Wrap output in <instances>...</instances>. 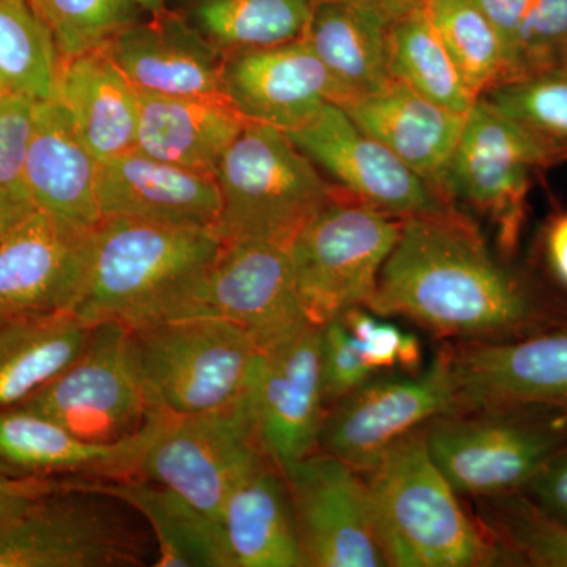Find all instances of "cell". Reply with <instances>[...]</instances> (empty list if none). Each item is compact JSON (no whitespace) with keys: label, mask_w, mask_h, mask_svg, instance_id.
I'll return each instance as SVG.
<instances>
[{"label":"cell","mask_w":567,"mask_h":567,"mask_svg":"<svg viewBox=\"0 0 567 567\" xmlns=\"http://www.w3.org/2000/svg\"><path fill=\"white\" fill-rule=\"evenodd\" d=\"M73 486L118 499L137 511L158 544L156 567H234L221 524L171 488L137 475Z\"/></svg>","instance_id":"cell-29"},{"label":"cell","mask_w":567,"mask_h":567,"mask_svg":"<svg viewBox=\"0 0 567 567\" xmlns=\"http://www.w3.org/2000/svg\"><path fill=\"white\" fill-rule=\"evenodd\" d=\"M347 330L360 346L365 363L375 372L402 368L410 374H420L423 349L415 334L404 333L394 324L380 322L364 308L350 309L341 317Z\"/></svg>","instance_id":"cell-39"},{"label":"cell","mask_w":567,"mask_h":567,"mask_svg":"<svg viewBox=\"0 0 567 567\" xmlns=\"http://www.w3.org/2000/svg\"><path fill=\"white\" fill-rule=\"evenodd\" d=\"M483 516L491 535L509 563L567 567V525L536 505L525 492L483 498Z\"/></svg>","instance_id":"cell-37"},{"label":"cell","mask_w":567,"mask_h":567,"mask_svg":"<svg viewBox=\"0 0 567 567\" xmlns=\"http://www.w3.org/2000/svg\"><path fill=\"white\" fill-rule=\"evenodd\" d=\"M315 0H166L224 55L301 39Z\"/></svg>","instance_id":"cell-31"},{"label":"cell","mask_w":567,"mask_h":567,"mask_svg":"<svg viewBox=\"0 0 567 567\" xmlns=\"http://www.w3.org/2000/svg\"><path fill=\"white\" fill-rule=\"evenodd\" d=\"M339 106L358 128L385 145L440 194V183L456 148L465 115L429 102L394 80L379 92L357 96Z\"/></svg>","instance_id":"cell-23"},{"label":"cell","mask_w":567,"mask_h":567,"mask_svg":"<svg viewBox=\"0 0 567 567\" xmlns=\"http://www.w3.org/2000/svg\"><path fill=\"white\" fill-rule=\"evenodd\" d=\"M544 257L558 282L567 287V212L548 219L543 235Z\"/></svg>","instance_id":"cell-44"},{"label":"cell","mask_w":567,"mask_h":567,"mask_svg":"<svg viewBox=\"0 0 567 567\" xmlns=\"http://www.w3.org/2000/svg\"><path fill=\"white\" fill-rule=\"evenodd\" d=\"M457 412L540 410L567 416V322L499 342L453 347Z\"/></svg>","instance_id":"cell-17"},{"label":"cell","mask_w":567,"mask_h":567,"mask_svg":"<svg viewBox=\"0 0 567 567\" xmlns=\"http://www.w3.org/2000/svg\"><path fill=\"white\" fill-rule=\"evenodd\" d=\"M360 346L341 319L322 327V393L324 405H333L374 379Z\"/></svg>","instance_id":"cell-40"},{"label":"cell","mask_w":567,"mask_h":567,"mask_svg":"<svg viewBox=\"0 0 567 567\" xmlns=\"http://www.w3.org/2000/svg\"><path fill=\"white\" fill-rule=\"evenodd\" d=\"M35 106L37 100L13 92L0 103V186L25 193L22 177Z\"/></svg>","instance_id":"cell-41"},{"label":"cell","mask_w":567,"mask_h":567,"mask_svg":"<svg viewBox=\"0 0 567 567\" xmlns=\"http://www.w3.org/2000/svg\"><path fill=\"white\" fill-rule=\"evenodd\" d=\"M167 420L166 413L152 412L136 434L118 442L95 443L20 405L3 406L0 409V475H84L100 480L134 476Z\"/></svg>","instance_id":"cell-20"},{"label":"cell","mask_w":567,"mask_h":567,"mask_svg":"<svg viewBox=\"0 0 567 567\" xmlns=\"http://www.w3.org/2000/svg\"><path fill=\"white\" fill-rule=\"evenodd\" d=\"M96 196L103 218L216 230L221 216L213 175L159 162L137 148L99 162Z\"/></svg>","instance_id":"cell-22"},{"label":"cell","mask_w":567,"mask_h":567,"mask_svg":"<svg viewBox=\"0 0 567 567\" xmlns=\"http://www.w3.org/2000/svg\"><path fill=\"white\" fill-rule=\"evenodd\" d=\"M286 134L338 188L375 210L404 219L456 207L358 128L339 104H324L311 122Z\"/></svg>","instance_id":"cell-16"},{"label":"cell","mask_w":567,"mask_h":567,"mask_svg":"<svg viewBox=\"0 0 567 567\" xmlns=\"http://www.w3.org/2000/svg\"><path fill=\"white\" fill-rule=\"evenodd\" d=\"M401 227L341 189L295 234L287 252L309 322L323 327L368 308Z\"/></svg>","instance_id":"cell-6"},{"label":"cell","mask_w":567,"mask_h":567,"mask_svg":"<svg viewBox=\"0 0 567 567\" xmlns=\"http://www.w3.org/2000/svg\"><path fill=\"white\" fill-rule=\"evenodd\" d=\"M93 245L95 227L37 208L0 244V315L74 312Z\"/></svg>","instance_id":"cell-18"},{"label":"cell","mask_w":567,"mask_h":567,"mask_svg":"<svg viewBox=\"0 0 567 567\" xmlns=\"http://www.w3.org/2000/svg\"><path fill=\"white\" fill-rule=\"evenodd\" d=\"M390 71L394 81L456 114H468L476 103L436 37L421 0L391 24Z\"/></svg>","instance_id":"cell-32"},{"label":"cell","mask_w":567,"mask_h":567,"mask_svg":"<svg viewBox=\"0 0 567 567\" xmlns=\"http://www.w3.org/2000/svg\"><path fill=\"white\" fill-rule=\"evenodd\" d=\"M406 9L364 0L312 2L303 39L341 85L346 102L379 92L393 81L391 24Z\"/></svg>","instance_id":"cell-25"},{"label":"cell","mask_w":567,"mask_h":567,"mask_svg":"<svg viewBox=\"0 0 567 567\" xmlns=\"http://www.w3.org/2000/svg\"><path fill=\"white\" fill-rule=\"evenodd\" d=\"M525 494L567 525V445L548 458Z\"/></svg>","instance_id":"cell-42"},{"label":"cell","mask_w":567,"mask_h":567,"mask_svg":"<svg viewBox=\"0 0 567 567\" xmlns=\"http://www.w3.org/2000/svg\"><path fill=\"white\" fill-rule=\"evenodd\" d=\"M221 196L216 233L223 241L286 246L341 188L327 182L286 133L246 122L215 173Z\"/></svg>","instance_id":"cell-4"},{"label":"cell","mask_w":567,"mask_h":567,"mask_svg":"<svg viewBox=\"0 0 567 567\" xmlns=\"http://www.w3.org/2000/svg\"><path fill=\"white\" fill-rule=\"evenodd\" d=\"M99 159L81 140L69 112L58 100L37 102L28 158L25 193L40 210L96 227L102 223L96 196Z\"/></svg>","instance_id":"cell-24"},{"label":"cell","mask_w":567,"mask_h":567,"mask_svg":"<svg viewBox=\"0 0 567 567\" xmlns=\"http://www.w3.org/2000/svg\"><path fill=\"white\" fill-rule=\"evenodd\" d=\"M11 93L10 89L7 87L6 82L2 81V78H0V103L3 102V100L7 99Z\"/></svg>","instance_id":"cell-48"},{"label":"cell","mask_w":567,"mask_h":567,"mask_svg":"<svg viewBox=\"0 0 567 567\" xmlns=\"http://www.w3.org/2000/svg\"><path fill=\"white\" fill-rule=\"evenodd\" d=\"M361 475L386 566L509 565L486 525L465 513L457 492L440 472L425 427L395 442Z\"/></svg>","instance_id":"cell-3"},{"label":"cell","mask_w":567,"mask_h":567,"mask_svg":"<svg viewBox=\"0 0 567 567\" xmlns=\"http://www.w3.org/2000/svg\"><path fill=\"white\" fill-rule=\"evenodd\" d=\"M7 317H9V316L0 315V324H2L3 322H6Z\"/></svg>","instance_id":"cell-49"},{"label":"cell","mask_w":567,"mask_h":567,"mask_svg":"<svg viewBox=\"0 0 567 567\" xmlns=\"http://www.w3.org/2000/svg\"><path fill=\"white\" fill-rule=\"evenodd\" d=\"M245 123L221 96L140 93L136 148L159 162L215 177Z\"/></svg>","instance_id":"cell-27"},{"label":"cell","mask_w":567,"mask_h":567,"mask_svg":"<svg viewBox=\"0 0 567 567\" xmlns=\"http://www.w3.org/2000/svg\"><path fill=\"white\" fill-rule=\"evenodd\" d=\"M477 2L498 32L509 81L567 61V0Z\"/></svg>","instance_id":"cell-33"},{"label":"cell","mask_w":567,"mask_h":567,"mask_svg":"<svg viewBox=\"0 0 567 567\" xmlns=\"http://www.w3.org/2000/svg\"><path fill=\"white\" fill-rule=\"evenodd\" d=\"M240 401L257 445L282 473L316 453L327 413L322 327L308 323L260 350Z\"/></svg>","instance_id":"cell-10"},{"label":"cell","mask_w":567,"mask_h":567,"mask_svg":"<svg viewBox=\"0 0 567 567\" xmlns=\"http://www.w3.org/2000/svg\"><path fill=\"white\" fill-rule=\"evenodd\" d=\"M104 50L140 93L224 99L226 55L167 7L137 18Z\"/></svg>","instance_id":"cell-21"},{"label":"cell","mask_w":567,"mask_h":567,"mask_svg":"<svg viewBox=\"0 0 567 567\" xmlns=\"http://www.w3.org/2000/svg\"><path fill=\"white\" fill-rule=\"evenodd\" d=\"M31 197L20 189L0 186V244L6 240L18 224L35 212Z\"/></svg>","instance_id":"cell-45"},{"label":"cell","mask_w":567,"mask_h":567,"mask_svg":"<svg viewBox=\"0 0 567 567\" xmlns=\"http://www.w3.org/2000/svg\"><path fill=\"white\" fill-rule=\"evenodd\" d=\"M62 61L100 50L144 11L134 0H31Z\"/></svg>","instance_id":"cell-38"},{"label":"cell","mask_w":567,"mask_h":567,"mask_svg":"<svg viewBox=\"0 0 567 567\" xmlns=\"http://www.w3.org/2000/svg\"><path fill=\"white\" fill-rule=\"evenodd\" d=\"M421 3L466 89L476 99L509 81L498 32L477 0Z\"/></svg>","instance_id":"cell-34"},{"label":"cell","mask_w":567,"mask_h":567,"mask_svg":"<svg viewBox=\"0 0 567 567\" xmlns=\"http://www.w3.org/2000/svg\"><path fill=\"white\" fill-rule=\"evenodd\" d=\"M219 524L234 567H305L286 477L267 456L229 492Z\"/></svg>","instance_id":"cell-26"},{"label":"cell","mask_w":567,"mask_h":567,"mask_svg":"<svg viewBox=\"0 0 567 567\" xmlns=\"http://www.w3.org/2000/svg\"><path fill=\"white\" fill-rule=\"evenodd\" d=\"M91 331L74 312L7 317L0 324V409L20 405L61 374Z\"/></svg>","instance_id":"cell-30"},{"label":"cell","mask_w":567,"mask_h":567,"mask_svg":"<svg viewBox=\"0 0 567 567\" xmlns=\"http://www.w3.org/2000/svg\"><path fill=\"white\" fill-rule=\"evenodd\" d=\"M152 412L192 416L234 405L260 349L245 328L215 317L130 328Z\"/></svg>","instance_id":"cell-5"},{"label":"cell","mask_w":567,"mask_h":567,"mask_svg":"<svg viewBox=\"0 0 567 567\" xmlns=\"http://www.w3.org/2000/svg\"><path fill=\"white\" fill-rule=\"evenodd\" d=\"M364 2L383 3V6L399 7V9H406V7L415 6L420 0H364Z\"/></svg>","instance_id":"cell-47"},{"label":"cell","mask_w":567,"mask_h":567,"mask_svg":"<svg viewBox=\"0 0 567 567\" xmlns=\"http://www.w3.org/2000/svg\"><path fill=\"white\" fill-rule=\"evenodd\" d=\"M368 309L464 344L511 341L567 322L561 306L492 256L456 207L402 219Z\"/></svg>","instance_id":"cell-1"},{"label":"cell","mask_w":567,"mask_h":567,"mask_svg":"<svg viewBox=\"0 0 567 567\" xmlns=\"http://www.w3.org/2000/svg\"><path fill=\"white\" fill-rule=\"evenodd\" d=\"M215 317L245 328L260 350L309 322L286 246L224 241L182 319Z\"/></svg>","instance_id":"cell-14"},{"label":"cell","mask_w":567,"mask_h":567,"mask_svg":"<svg viewBox=\"0 0 567 567\" xmlns=\"http://www.w3.org/2000/svg\"><path fill=\"white\" fill-rule=\"evenodd\" d=\"M457 412L453 347L412 379L375 380L330 405L319 450L365 472L399 440Z\"/></svg>","instance_id":"cell-11"},{"label":"cell","mask_w":567,"mask_h":567,"mask_svg":"<svg viewBox=\"0 0 567 567\" xmlns=\"http://www.w3.org/2000/svg\"><path fill=\"white\" fill-rule=\"evenodd\" d=\"M55 100L99 162L136 148L140 93L104 48L62 61Z\"/></svg>","instance_id":"cell-28"},{"label":"cell","mask_w":567,"mask_h":567,"mask_svg":"<svg viewBox=\"0 0 567 567\" xmlns=\"http://www.w3.org/2000/svg\"><path fill=\"white\" fill-rule=\"evenodd\" d=\"M223 95L246 122L284 133L301 128L346 93L301 39L233 52L224 58Z\"/></svg>","instance_id":"cell-19"},{"label":"cell","mask_w":567,"mask_h":567,"mask_svg":"<svg viewBox=\"0 0 567 567\" xmlns=\"http://www.w3.org/2000/svg\"><path fill=\"white\" fill-rule=\"evenodd\" d=\"M144 13H155L166 7V0H134Z\"/></svg>","instance_id":"cell-46"},{"label":"cell","mask_w":567,"mask_h":567,"mask_svg":"<svg viewBox=\"0 0 567 567\" xmlns=\"http://www.w3.org/2000/svg\"><path fill=\"white\" fill-rule=\"evenodd\" d=\"M264 456L238 399L215 412L169 416L137 476L171 488L219 522L229 492Z\"/></svg>","instance_id":"cell-12"},{"label":"cell","mask_w":567,"mask_h":567,"mask_svg":"<svg viewBox=\"0 0 567 567\" xmlns=\"http://www.w3.org/2000/svg\"><path fill=\"white\" fill-rule=\"evenodd\" d=\"M62 59L31 0H0V78L13 93L50 102Z\"/></svg>","instance_id":"cell-35"},{"label":"cell","mask_w":567,"mask_h":567,"mask_svg":"<svg viewBox=\"0 0 567 567\" xmlns=\"http://www.w3.org/2000/svg\"><path fill=\"white\" fill-rule=\"evenodd\" d=\"M481 99L524 130L550 166L567 162V61L496 85Z\"/></svg>","instance_id":"cell-36"},{"label":"cell","mask_w":567,"mask_h":567,"mask_svg":"<svg viewBox=\"0 0 567 567\" xmlns=\"http://www.w3.org/2000/svg\"><path fill=\"white\" fill-rule=\"evenodd\" d=\"M20 406L89 442L112 443L136 434L152 410L132 330L114 320L93 324L80 357Z\"/></svg>","instance_id":"cell-8"},{"label":"cell","mask_w":567,"mask_h":567,"mask_svg":"<svg viewBox=\"0 0 567 567\" xmlns=\"http://www.w3.org/2000/svg\"><path fill=\"white\" fill-rule=\"evenodd\" d=\"M100 498L70 483L0 525V567L142 565L132 533Z\"/></svg>","instance_id":"cell-15"},{"label":"cell","mask_w":567,"mask_h":567,"mask_svg":"<svg viewBox=\"0 0 567 567\" xmlns=\"http://www.w3.org/2000/svg\"><path fill=\"white\" fill-rule=\"evenodd\" d=\"M282 475L305 567L386 566L361 472L316 451Z\"/></svg>","instance_id":"cell-13"},{"label":"cell","mask_w":567,"mask_h":567,"mask_svg":"<svg viewBox=\"0 0 567 567\" xmlns=\"http://www.w3.org/2000/svg\"><path fill=\"white\" fill-rule=\"evenodd\" d=\"M425 440L458 495L494 498L527 491L567 445V416L540 410H481L439 417Z\"/></svg>","instance_id":"cell-7"},{"label":"cell","mask_w":567,"mask_h":567,"mask_svg":"<svg viewBox=\"0 0 567 567\" xmlns=\"http://www.w3.org/2000/svg\"><path fill=\"white\" fill-rule=\"evenodd\" d=\"M69 487L70 483H58L52 477L0 475V525L20 516L40 499Z\"/></svg>","instance_id":"cell-43"},{"label":"cell","mask_w":567,"mask_h":567,"mask_svg":"<svg viewBox=\"0 0 567 567\" xmlns=\"http://www.w3.org/2000/svg\"><path fill=\"white\" fill-rule=\"evenodd\" d=\"M223 244L215 229L103 218L74 315L91 327L114 320L142 328L182 319Z\"/></svg>","instance_id":"cell-2"},{"label":"cell","mask_w":567,"mask_h":567,"mask_svg":"<svg viewBox=\"0 0 567 567\" xmlns=\"http://www.w3.org/2000/svg\"><path fill=\"white\" fill-rule=\"evenodd\" d=\"M547 167V156L524 130L477 99L465 115L440 194L486 216L499 249L513 256L527 219L532 175Z\"/></svg>","instance_id":"cell-9"}]
</instances>
